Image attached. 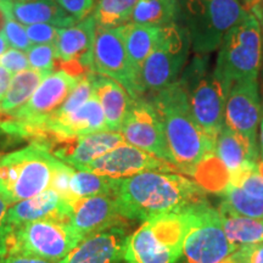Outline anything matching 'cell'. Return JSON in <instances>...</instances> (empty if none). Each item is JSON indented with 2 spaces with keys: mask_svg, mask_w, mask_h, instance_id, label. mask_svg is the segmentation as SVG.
I'll return each instance as SVG.
<instances>
[{
  "mask_svg": "<svg viewBox=\"0 0 263 263\" xmlns=\"http://www.w3.org/2000/svg\"><path fill=\"white\" fill-rule=\"evenodd\" d=\"M262 101L258 80H241L232 84L224 110V124L258 149Z\"/></svg>",
  "mask_w": 263,
  "mask_h": 263,
  "instance_id": "obj_15",
  "label": "cell"
},
{
  "mask_svg": "<svg viewBox=\"0 0 263 263\" xmlns=\"http://www.w3.org/2000/svg\"><path fill=\"white\" fill-rule=\"evenodd\" d=\"M238 249L227 239L219 213L205 201L194 209V222L177 263H222Z\"/></svg>",
  "mask_w": 263,
  "mask_h": 263,
  "instance_id": "obj_11",
  "label": "cell"
},
{
  "mask_svg": "<svg viewBox=\"0 0 263 263\" xmlns=\"http://www.w3.org/2000/svg\"><path fill=\"white\" fill-rule=\"evenodd\" d=\"M60 160L39 143L0 156V195L9 205L50 188Z\"/></svg>",
  "mask_w": 263,
  "mask_h": 263,
  "instance_id": "obj_6",
  "label": "cell"
},
{
  "mask_svg": "<svg viewBox=\"0 0 263 263\" xmlns=\"http://www.w3.org/2000/svg\"><path fill=\"white\" fill-rule=\"evenodd\" d=\"M178 83L188 98L196 121L216 140L224 126L226 103L232 84L217 71L210 55L197 54L184 67Z\"/></svg>",
  "mask_w": 263,
  "mask_h": 263,
  "instance_id": "obj_3",
  "label": "cell"
},
{
  "mask_svg": "<svg viewBox=\"0 0 263 263\" xmlns=\"http://www.w3.org/2000/svg\"><path fill=\"white\" fill-rule=\"evenodd\" d=\"M93 93L103 107L107 130L120 132L134 99L112 78L93 73Z\"/></svg>",
  "mask_w": 263,
  "mask_h": 263,
  "instance_id": "obj_23",
  "label": "cell"
},
{
  "mask_svg": "<svg viewBox=\"0 0 263 263\" xmlns=\"http://www.w3.org/2000/svg\"><path fill=\"white\" fill-rule=\"evenodd\" d=\"M190 48L194 54L211 55L226 34L251 14L239 0H179Z\"/></svg>",
  "mask_w": 263,
  "mask_h": 263,
  "instance_id": "obj_5",
  "label": "cell"
},
{
  "mask_svg": "<svg viewBox=\"0 0 263 263\" xmlns=\"http://www.w3.org/2000/svg\"><path fill=\"white\" fill-rule=\"evenodd\" d=\"M83 171H89L114 179H122L136 174L151 172H176V166L151 155L139 147L123 143L90 162Z\"/></svg>",
  "mask_w": 263,
  "mask_h": 263,
  "instance_id": "obj_16",
  "label": "cell"
},
{
  "mask_svg": "<svg viewBox=\"0 0 263 263\" xmlns=\"http://www.w3.org/2000/svg\"><path fill=\"white\" fill-rule=\"evenodd\" d=\"M239 2H241V3H242V4H245V6H246V5H248V4H249V3H251V2H252V0H239Z\"/></svg>",
  "mask_w": 263,
  "mask_h": 263,
  "instance_id": "obj_47",
  "label": "cell"
},
{
  "mask_svg": "<svg viewBox=\"0 0 263 263\" xmlns=\"http://www.w3.org/2000/svg\"><path fill=\"white\" fill-rule=\"evenodd\" d=\"M0 114H2V106H0Z\"/></svg>",
  "mask_w": 263,
  "mask_h": 263,
  "instance_id": "obj_51",
  "label": "cell"
},
{
  "mask_svg": "<svg viewBox=\"0 0 263 263\" xmlns=\"http://www.w3.org/2000/svg\"><path fill=\"white\" fill-rule=\"evenodd\" d=\"M93 73L81 78L80 82L74 87V89L71 91V94L64 101V104L51 116H64V115L73 112L89 100L91 95H93Z\"/></svg>",
  "mask_w": 263,
  "mask_h": 263,
  "instance_id": "obj_31",
  "label": "cell"
},
{
  "mask_svg": "<svg viewBox=\"0 0 263 263\" xmlns=\"http://www.w3.org/2000/svg\"><path fill=\"white\" fill-rule=\"evenodd\" d=\"M0 263H64V262L48 261V259L34 257V256L16 254V255H9L6 256V257L0 258Z\"/></svg>",
  "mask_w": 263,
  "mask_h": 263,
  "instance_id": "obj_41",
  "label": "cell"
},
{
  "mask_svg": "<svg viewBox=\"0 0 263 263\" xmlns=\"http://www.w3.org/2000/svg\"><path fill=\"white\" fill-rule=\"evenodd\" d=\"M71 216V202L54 189L49 188L39 195L10 205L6 224L10 228L42 219H57L67 222Z\"/></svg>",
  "mask_w": 263,
  "mask_h": 263,
  "instance_id": "obj_19",
  "label": "cell"
},
{
  "mask_svg": "<svg viewBox=\"0 0 263 263\" xmlns=\"http://www.w3.org/2000/svg\"><path fill=\"white\" fill-rule=\"evenodd\" d=\"M262 29H263V24H262ZM262 73H263V60H262Z\"/></svg>",
  "mask_w": 263,
  "mask_h": 263,
  "instance_id": "obj_50",
  "label": "cell"
},
{
  "mask_svg": "<svg viewBox=\"0 0 263 263\" xmlns=\"http://www.w3.org/2000/svg\"><path fill=\"white\" fill-rule=\"evenodd\" d=\"M190 41L182 25L171 24L162 27L155 49L139 72V85L143 97L155 94L178 81L189 61Z\"/></svg>",
  "mask_w": 263,
  "mask_h": 263,
  "instance_id": "obj_9",
  "label": "cell"
},
{
  "mask_svg": "<svg viewBox=\"0 0 263 263\" xmlns=\"http://www.w3.org/2000/svg\"><path fill=\"white\" fill-rule=\"evenodd\" d=\"M82 240L70 223L57 219H42L16 228L9 227L5 257L21 254L60 262Z\"/></svg>",
  "mask_w": 263,
  "mask_h": 263,
  "instance_id": "obj_8",
  "label": "cell"
},
{
  "mask_svg": "<svg viewBox=\"0 0 263 263\" xmlns=\"http://www.w3.org/2000/svg\"><path fill=\"white\" fill-rule=\"evenodd\" d=\"M263 60L261 22L250 14L227 33L218 48L216 68L230 84L241 80H258Z\"/></svg>",
  "mask_w": 263,
  "mask_h": 263,
  "instance_id": "obj_7",
  "label": "cell"
},
{
  "mask_svg": "<svg viewBox=\"0 0 263 263\" xmlns=\"http://www.w3.org/2000/svg\"><path fill=\"white\" fill-rule=\"evenodd\" d=\"M76 168L73 167L68 166L64 162L58 164L57 170L54 171V174H52L51 178V184L50 188L54 189L55 192H58L60 195L64 197V199L68 200V201H73V196H72L71 193V180L72 176H73Z\"/></svg>",
  "mask_w": 263,
  "mask_h": 263,
  "instance_id": "obj_35",
  "label": "cell"
},
{
  "mask_svg": "<svg viewBox=\"0 0 263 263\" xmlns=\"http://www.w3.org/2000/svg\"><path fill=\"white\" fill-rule=\"evenodd\" d=\"M10 2H31V0H10Z\"/></svg>",
  "mask_w": 263,
  "mask_h": 263,
  "instance_id": "obj_48",
  "label": "cell"
},
{
  "mask_svg": "<svg viewBox=\"0 0 263 263\" xmlns=\"http://www.w3.org/2000/svg\"><path fill=\"white\" fill-rule=\"evenodd\" d=\"M80 80L61 70L48 74L27 103L9 120L0 122V128L11 136L27 137L64 104Z\"/></svg>",
  "mask_w": 263,
  "mask_h": 263,
  "instance_id": "obj_10",
  "label": "cell"
},
{
  "mask_svg": "<svg viewBox=\"0 0 263 263\" xmlns=\"http://www.w3.org/2000/svg\"><path fill=\"white\" fill-rule=\"evenodd\" d=\"M246 8L256 18L261 22V26L263 24V0H252L246 5Z\"/></svg>",
  "mask_w": 263,
  "mask_h": 263,
  "instance_id": "obj_43",
  "label": "cell"
},
{
  "mask_svg": "<svg viewBox=\"0 0 263 263\" xmlns=\"http://www.w3.org/2000/svg\"><path fill=\"white\" fill-rule=\"evenodd\" d=\"M117 179L108 178L89 171L76 170L71 180V193L73 199L97 195H115Z\"/></svg>",
  "mask_w": 263,
  "mask_h": 263,
  "instance_id": "obj_30",
  "label": "cell"
},
{
  "mask_svg": "<svg viewBox=\"0 0 263 263\" xmlns=\"http://www.w3.org/2000/svg\"><path fill=\"white\" fill-rule=\"evenodd\" d=\"M95 33L97 24L91 14L71 27L59 29L58 38L54 44L57 50V61H80L82 65L93 71L91 55Z\"/></svg>",
  "mask_w": 263,
  "mask_h": 263,
  "instance_id": "obj_20",
  "label": "cell"
},
{
  "mask_svg": "<svg viewBox=\"0 0 263 263\" xmlns=\"http://www.w3.org/2000/svg\"><path fill=\"white\" fill-rule=\"evenodd\" d=\"M232 263H263V242L252 246H242L230 255Z\"/></svg>",
  "mask_w": 263,
  "mask_h": 263,
  "instance_id": "obj_39",
  "label": "cell"
},
{
  "mask_svg": "<svg viewBox=\"0 0 263 263\" xmlns=\"http://www.w3.org/2000/svg\"><path fill=\"white\" fill-rule=\"evenodd\" d=\"M114 195L82 197L71 201L70 226L82 239L114 226H124Z\"/></svg>",
  "mask_w": 263,
  "mask_h": 263,
  "instance_id": "obj_17",
  "label": "cell"
},
{
  "mask_svg": "<svg viewBox=\"0 0 263 263\" xmlns=\"http://www.w3.org/2000/svg\"><path fill=\"white\" fill-rule=\"evenodd\" d=\"M2 32L11 48L27 52L33 45L26 32V26L15 21L14 18H6Z\"/></svg>",
  "mask_w": 263,
  "mask_h": 263,
  "instance_id": "obj_34",
  "label": "cell"
},
{
  "mask_svg": "<svg viewBox=\"0 0 263 263\" xmlns=\"http://www.w3.org/2000/svg\"><path fill=\"white\" fill-rule=\"evenodd\" d=\"M162 27L134 24V22H128L121 26L124 45H126L130 64L138 76V81H139L141 66L155 49L162 33Z\"/></svg>",
  "mask_w": 263,
  "mask_h": 263,
  "instance_id": "obj_24",
  "label": "cell"
},
{
  "mask_svg": "<svg viewBox=\"0 0 263 263\" xmlns=\"http://www.w3.org/2000/svg\"><path fill=\"white\" fill-rule=\"evenodd\" d=\"M33 143L42 144L61 162L76 170H84L98 157L126 143V140L121 132L104 130L78 137L44 133Z\"/></svg>",
  "mask_w": 263,
  "mask_h": 263,
  "instance_id": "obj_13",
  "label": "cell"
},
{
  "mask_svg": "<svg viewBox=\"0 0 263 263\" xmlns=\"http://www.w3.org/2000/svg\"><path fill=\"white\" fill-rule=\"evenodd\" d=\"M5 2H9V0H0V5H2L3 3H5Z\"/></svg>",
  "mask_w": 263,
  "mask_h": 263,
  "instance_id": "obj_49",
  "label": "cell"
},
{
  "mask_svg": "<svg viewBox=\"0 0 263 263\" xmlns=\"http://www.w3.org/2000/svg\"><path fill=\"white\" fill-rule=\"evenodd\" d=\"M213 155L221 161L230 178L254 168L259 162L257 147L252 146L248 139L226 124L216 138Z\"/></svg>",
  "mask_w": 263,
  "mask_h": 263,
  "instance_id": "obj_22",
  "label": "cell"
},
{
  "mask_svg": "<svg viewBox=\"0 0 263 263\" xmlns=\"http://www.w3.org/2000/svg\"><path fill=\"white\" fill-rule=\"evenodd\" d=\"M9 203L5 201L4 197L0 195V258L5 257L6 251V239L9 234V227L6 224V215H8Z\"/></svg>",
  "mask_w": 263,
  "mask_h": 263,
  "instance_id": "obj_40",
  "label": "cell"
},
{
  "mask_svg": "<svg viewBox=\"0 0 263 263\" xmlns=\"http://www.w3.org/2000/svg\"><path fill=\"white\" fill-rule=\"evenodd\" d=\"M58 27L48 24H35L26 26V32L33 45L55 44L59 33Z\"/></svg>",
  "mask_w": 263,
  "mask_h": 263,
  "instance_id": "obj_36",
  "label": "cell"
},
{
  "mask_svg": "<svg viewBox=\"0 0 263 263\" xmlns=\"http://www.w3.org/2000/svg\"><path fill=\"white\" fill-rule=\"evenodd\" d=\"M128 233L124 226H114L84 238L67 255L64 263H126Z\"/></svg>",
  "mask_w": 263,
  "mask_h": 263,
  "instance_id": "obj_18",
  "label": "cell"
},
{
  "mask_svg": "<svg viewBox=\"0 0 263 263\" xmlns=\"http://www.w3.org/2000/svg\"><path fill=\"white\" fill-rule=\"evenodd\" d=\"M57 2L77 22L89 16L95 6V0H57Z\"/></svg>",
  "mask_w": 263,
  "mask_h": 263,
  "instance_id": "obj_38",
  "label": "cell"
},
{
  "mask_svg": "<svg viewBox=\"0 0 263 263\" xmlns=\"http://www.w3.org/2000/svg\"><path fill=\"white\" fill-rule=\"evenodd\" d=\"M180 12L179 0H138L130 22L162 27L178 24Z\"/></svg>",
  "mask_w": 263,
  "mask_h": 263,
  "instance_id": "obj_27",
  "label": "cell"
},
{
  "mask_svg": "<svg viewBox=\"0 0 263 263\" xmlns=\"http://www.w3.org/2000/svg\"><path fill=\"white\" fill-rule=\"evenodd\" d=\"M12 77H14V74L0 65V103L4 99L6 91L11 84Z\"/></svg>",
  "mask_w": 263,
  "mask_h": 263,
  "instance_id": "obj_42",
  "label": "cell"
},
{
  "mask_svg": "<svg viewBox=\"0 0 263 263\" xmlns=\"http://www.w3.org/2000/svg\"><path fill=\"white\" fill-rule=\"evenodd\" d=\"M219 206L238 216L263 219V199L251 195L236 184H227Z\"/></svg>",
  "mask_w": 263,
  "mask_h": 263,
  "instance_id": "obj_29",
  "label": "cell"
},
{
  "mask_svg": "<svg viewBox=\"0 0 263 263\" xmlns=\"http://www.w3.org/2000/svg\"><path fill=\"white\" fill-rule=\"evenodd\" d=\"M9 49V43L6 41L5 35L3 34V32H0V58L4 55V52Z\"/></svg>",
  "mask_w": 263,
  "mask_h": 263,
  "instance_id": "obj_44",
  "label": "cell"
},
{
  "mask_svg": "<svg viewBox=\"0 0 263 263\" xmlns=\"http://www.w3.org/2000/svg\"><path fill=\"white\" fill-rule=\"evenodd\" d=\"M91 64L94 73L118 82L133 99L144 98L138 76L128 57L121 27H97Z\"/></svg>",
  "mask_w": 263,
  "mask_h": 263,
  "instance_id": "obj_12",
  "label": "cell"
},
{
  "mask_svg": "<svg viewBox=\"0 0 263 263\" xmlns=\"http://www.w3.org/2000/svg\"><path fill=\"white\" fill-rule=\"evenodd\" d=\"M0 65L5 67L6 70L11 72L12 74L18 73V72L27 70L29 62L27 54L22 50L10 48L4 52L2 58H0Z\"/></svg>",
  "mask_w": 263,
  "mask_h": 263,
  "instance_id": "obj_37",
  "label": "cell"
},
{
  "mask_svg": "<svg viewBox=\"0 0 263 263\" xmlns=\"http://www.w3.org/2000/svg\"><path fill=\"white\" fill-rule=\"evenodd\" d=\"M229 183L236 184L251 195L263 199V161L258 162L254 168L232 177Z\"/></svg>",
  "mask_w": 263,
  "mask_h": 263,
  "instance_id": "obj_33",
  "label": "cell"
},
{
  "mask_svg": "<svg viewBox=\"0 0 263 263\" xmlns=\"http://www.w3.org/2000/svg\"><path fill=\"white\" fill-rule=\"evenodd\" d=\"M258 137H259V147H261L262 159H263V117H262V120H261V123H259V128H258Z\"/></svg>",
  "mask_w": 263,
  "mask_h": 263,
  "instance_id": "obj_45",
  "label": "cell"
},
{
  "mask_svg": "<svg viewBox=\"0 0 263 263\" xmlns=\"http://www.w3.org/2000/svg\"><path fill=\"white\" fill-rule=\"evenodd\" d=\"M195 206L144 221L133 234L128 235L124 262L177 263L193 226Z\"/></svg>",
  "mask_w": 263,
  "mask_h": 263,
  "instance_id": "obj_4",
  "label": "cell"
},
{
  "mask_svg": "<svg viewBox=\"0 0 263 263\" xmlns=\"http://www.w3.org/2000/svg\"><path fill=\"white\" fill-rule=\"evenodd\" d=\"M28 58L29 66L32 70L47 72H54L57 64V50L54 44H35L26 52Z\"/></svg>",
  "mask_w": 263,
  "mask_h": 263,
  "instance_id": "obj_32",
  "label": "cell"
},
{
  "mask_svg": "<svg viewBox=\"0 0 263 263\" xmlns=\"http://www.w3.org/2000/svg\"><path fill=\"white\" fill-rule=\"evenodd\" d=\"M151 95L149 101L162 122L174 166L183 173L195 174L197 167L213 155L215 140L196 121L178 81Z\"/></svg>",
  "mask_w": 263,
  "mask_h": 263,
  "instance_id": "obj_2",
  "label": "cell"
},
{
  "mask_svg": "<svg viewBox=\"0 0 263 263\" xmlns=\"http://www.w3.org/2000/svg\"><path fill=\"white\" fill-rule=\"evenodd\" d=\"M48 74L50 73L35 71L32 68H27V70L14 74L11 84L6 91L4 99L0 103L2 112L9 117L17 112L20 108L31 99L33 93Z\"/></svg>",
  "mask_w": 263,
  "mask_h": 263,
  "instance_id": "obj_26",
  "label": "cell"
},
{
  "mask_svg": "<svg viewBox=\"0 0 263 263\" xmlns=\"http://www.w3.org/2000/svg\"><path fill=\"white\" fill-rule=\"evenodd\" d=\"M219 218L227 239L236 248L263 242V219L238 216L219 206Z\"/></svg>",
  "mask_w": 263,
  "mask_h": 263,
  "instance_id": "obj_25",
  "label": "cell"
},
{
  "mask_svg": "<svg viewBox=\"0 0 263 263\" xmlns=\"http://www.w3.org/2000/svg\"><path fill=\"white\" fill-rule=\"evenodd\" d=\"M114 196L123 218L143 222L184 211L206 200L201 188L193 180L179 173L156 171L117 179Z\"/></svg>",
  "mask_w": 263,
  "mask_h": 263,
  "instance_id": "obj_1",
  "label": "cell"
},
{
  "mask_svg": "<svg viewBox=\"0 0 263 263\" xmlns=\"http://www.w3.org/2000/svg\"><path fill=\"white\" fill-rule=\"evenodd\" d=\"M120 132L126 143L174 164L162 122L149 100L134 99Z\"/></svg>",
  "mask_w": 263,
  "mask_h": 263,
  "instance_id": "obj_14",
  "label": "cell"
},
{
  "mask_svg": "<svg viewBox=\"0 0 263 263\" xmlns=\"http://www.w3.org/2000/svg\"><path fill=\"white\" fill-rule=\"evenodd\" d=\"M93 17L99 28H117L130 22L138 0H95Z\"/></svg>",
  "mask_w": 263,
  "mask_h": 263,
  "instance_id": "obj_28",
  "label": "cell"
},
{
  "mask_svg": "<svg viewBox=\"0 0 263 263\" xmlns=\"http://www.w3.org/2000/svg\"><path fill=\"white\" fill-rule=\"evenodd\" d=\"M6 17L14 18L24 26L48 24L58 28L71 27L77 21L65 11L57 0L5 2L0 5Z\"/></svg>",
  "mask_w": 263,
  "mask_h": 263,
  "instance_id": "obj_21",
  "label": "cell"
},
{
  "mask_svg": "<svg viewBox=\"0 0 263 263\" xmlns=\"http://www.w3.org/2000/svg\"><path fill=\"white\" fill-rule=\"evenodd\" d=\"M6 15H5V12L3 11V9L0 8V29H2L3 31V28H4V25H5V21H6Z\"/></svg>",
  "mask_w": 263,
  "mask_h": 263,
  "instance_id": "obj_46",
  "label": "cell"
}]
</instances>
